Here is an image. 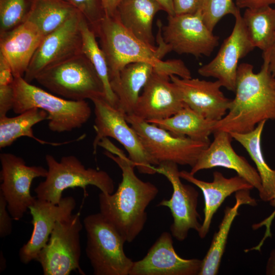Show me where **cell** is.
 <instances>
[{"label":"cell","instance_id":"cell-8","mask_svg":"<svg viewBox=\"0 0 275 275\" xmlns=\"http://www.w3.org/2000/svg\"><path fill=\"white\" fill-rule=\"evenodd\" d=\"M96 135L93 143V153L97 152L98 144L103 139L112 138L119 142L128 154L140 173H157L154 161L145 149L135 130L127 122L126 114L109 104L104 97L92 99Z\"/></svg>","mask_w":275,"mask_h":275},{"label":"cell","instance_id":"cell-10","mask_svg":"<svg viewBox=\"0 0 275 275\" xmlns=\"http://www.w3.org/2000/svg\"><path fill=\"white\" fill-rule=\"evenodd\" d=\"M82 224L79 213L57 222L47 242L35 259L44 275H68L73 271L85 274L80 266Z\"/></svg>","mask_w":275,"mask_h":275},{"label":"cell","instance_id":"cell-39","mask_svg":"<svg viewBox=\"0 0 275 275\" xmlns=\"http://www.w3.org/2000/svg\"><path fill=\"white\" fill-rule=\"evenodd\" d=\"M235 4L238 9H256L275 4V0H235Z\"/></svg>","mask_w":275,"mask_h":275},{"label":"cell","instance_id":"cell-13","mask_svg":"<svg viewBox=\"0 0 275 275\" xmlns=\"http://www.w3.org/2000/svg\"><path fill=\"white\" fill-rule=\"evenodd\" d=\"M161 30L164 41L180 54L208 57L219 44L218 37L205 23L201 9L193 14L168 16Z\"/></svg>","mask_w":275,"mask_h":275},{"label":"cell","instance_id":"cell-43","mask_svg":"<svg viewBox=\"0 0 275 275\" xmlns=\"http://www.w3.org/2000/svg\"><path fill=\"white\" fill-rule=\"evenodd\" d=\"M269 65L270 71L275 78V41L270 50Z\"/></svg>","mask_w":275,"mask_h":275},{"label":"cell","instance_id":"cell-25","mask_svg":"<svg viewBox=\"0 0 275 275\" xmlns=\"http://www.w3.org/2000/svg\"><path fill=\"white\" fill-rule=\"evenodd\" d=\"M154 69L145 62H135L126 66L119 75L111 80L112 90L116 95L118 108L126 114H132L144 88Z\"/></svg>","mask_w":275,"mask_h":275},{"label":"cell","instance_id":"cell-20","mask_svg":"<svg viewBox=\"0 0 275 275\" xmlns=\"http://www.w3.org/2000/svg\"><path fill=\"white\" fill-rule=\"evenodd\" d=\"M184 106L170 77L153 69L132 114L147 121L161 120L172 116Z\"/></svg>","mask_w":275,"mask_h":275},{"label":"cell","instance_id":"cell-44","mask_svg":"<svg viewBox=\"0 0 275 275\" xmlns=\"http://www.w3.org/2000/svg\"><path fill=\"white\" fill-rule=\"evenodd\" d=\"M6 267V260L2 252L0 253V270L4 271Z\"/></svg>","mask_w":275,"mask_h":275},{"label":"cell","instance_id":"cell-42","mask_svg":"<svg viewBox=\"0 0 275 275\" xmlns=\"http://www.w3.org/2000/svg\"><path fill=\"white\" fill-rule=\"evenodd\" d=\"M266 274L275 275V249L270 253L266 266Z\"/></svg>","mask_w":275,"mask_h":275},{"label":"cell","instance_id":"cell-18","mask_svg":"<svg viewBox=\"0 0 275 275\" xmlns=\"http://www.w3.org/2000/svg\"><path fill=\"white\" fill-rule=\"evenodd\" d=\"M170 77L185 105L212 121H217L227 114L231 99L225 96L217 80L183 78L175 75Z\"/></svg>","mask_w":275,"mask_h":275},{"label":"cell","instance_id":"cell-11","mask_svg":"<svg viewBox=\"0 0 275 275\" xmlns=\"http://www.w3.org/2000/svg\"><path fill=\"white\" fill-rule=\"evenodd\" d=\"M0 193L7 203L8 210L15 221L20 220L37 198L31 194L33 180L45 177L47 169L41 166H29L20 157L12 153L0 154Z\"/></svg>","mask_w":275,"mask_h":275},{"label":"cell","instance_id":"cell-24","mask_svg":"<svg viewBox=\"0 0 275 275\" xmlns=\"http://www.w3.org/2000/svg\"><path fill=\"white\" fill-rule=\"evenodd\" d=\"M250 190L243 189L236 192L235 204L232 207L227 206L225 209L218 231L214 233L210 246L202 260L199 275H216L218 272L231 227L235 218L239 214V208L243 204L257 205L255 199L251 197Z\"/></svg>","mask_w":275,"mask_h":275},{"label":"cell","instance_id":"cell-22","mask_svg":"<svg viewBox=\"0 0 275 275\" xmlns=\"http://www.w3.org/2000/svg\"><path fill=\"white\" fill-rule=\"evenodd\" d=\"M180 177L197 186L202 191L204 199V219L198 232L201 238L208 234L214 214L225 199L234 193L240 190H251L254 187L244 179L237 175L226 178L222 173L215 171L213 181L206 182L196 178L189 172L182 170Z\"/></svg>","mask_w":275,"mask_h":275},{"label":"cell","instance_id":"cell-12","mask_svg":"<svg viewBox=\"0 0 275 275\" xmlns=\"http://www.w3.org/2000/svg\"><path fill=\"white\" fill-rule=\"evenodd\" d=\"M156 172L164 176L172 186L173 193L170 199H163L157 205L169 208L173 222L170 226L172 236L182 241L193 229L198 232L202 224L197 211L198 191L192 186L183 184L180 177L178 164L163 162L156 167Z\"/></svg>","mask_w":275,"mask_h":275},{"label":"cell","instance_id":"cell-32","mask_svg":"<svg viewBox=\"0 0 275 275\" xmlns=\"http://www.w3.org/2000/svg\"><path fill=\"white\" fill-rule=\"evenodd\" d=\"M33 0H0V34L27 20Z\"/></svg>","mask_w":275,"mask_h":275},{"label":"cell","instance_id":"cell-16","mask_svg":"<svg viewBox=\"0 0 275 275\" xmlns=\"http://www.w3.org/2000/svg\"><path fill=\"white\" fill-rule=\"evenodd\" d=\"M202 263L200 259L180 257L172 234L163 232L143 259L133 261L129 275H199Z\"/></svg>","mask_w":275,"mask_h":275},{"label":"cell","instance_id":"cell-4","mask_svg":"<svg viewBox=\"0 0 275 275\" xmlns=\"http://www.w3.org/2000/svg\"><path fill=\"white\" fill-rule=\"evenodd\" d=\"M14 112L21 114L33 108L48 114V127L54 132L70 131L81 127L90 118L91 108L86 100H67L57 97L26 81L14 78Z\"/></svg>","mask_w":275,"mask_h":275},{"label":"cell","instance_id":"cell-38","mask_svg":"<svg viewBox=\"0 0 275 275\" xmlns=\"http://www.w3.org/2000/svg\"><path fill=\"white\" fill-rule=\"evenodd\" d=\"M203 0H173L175 15L193 14L201 9Z\"/></svg>","mask_w":275,"mask_h":275},{"label":"cell","instance_id":"cell-1","mask_svg":"<svg viewBox=\"0 0 275 275\" xmlns=\"http://www.w3.org/2000/svg\"><path fill=\"white\" fill-rule=\"evenodd\" d=\"M98 146L107 150L104 154L118 166L122 176L115 192L99 194V212L126 242H131L144 229L147 219L146 208L157 196L158 189L151 182L140 179L135 173L134 163L107 138L102 139Z\"/></svg>","mask_w":275,"mask_h":275},{"label":"cell","instance_id":"cell-35","mask_svg":"<svg viewBox=\"0 0 275 275\" xmlns=\"http://www.w3.org/2000/svg\"><path fill=\"white\" fill-rule=\"evenodd\" d=\"M13 217L7 208V203L0 193V237L4 238L9 235L12 230Z\"/></svg>","mask_w":275,"mask_h":275},{"label":"cell","instance_id":"cell-6","mask_svg":"<svg viewBox=\"0 0 275 275\" xmlns=\"http://www.w3.org/2000/svg\"><path fill=\"white\" fill-rule=\"evenodd\" d=\"M35 80L50 92L69 100L104 97L102 81L82 52L45 68Z\"/></svg>","mask_w":275,"mask_h":275},{"label":"cell","instance_id":"cell-19","mask_svg":"<svg viewBox=\"0 0 275 275\" xmlns=\"http://www.w3.org/2000/svg\"><path fill=\"white\" fill-rule=\"evenodd\" d=\"M213 140L200 155L189 172L195 175L200 171L215 167L234 170L239 176L250 183L259 193L262 190L261 179L257 170L252 166L244 157L237 154L232 145L230 133L216 130Z\"/></svg>","mask_w":275,"mask_h":275},{"label":"cell","instance_id":"cell-21","mask_svg":"<svg viewBox=\"0 0 275 275\" xmlns=\"http://www.w3.org/2000/svg\"><path fill=\"white\" fill-rule=\"evenodd\" d=\"M44 37L40 29L28 20L0 34V53L9 62L14 78L24 77Z\"/></svg>","mask_w":275,"mask_h":275},{"label":"cell","instance_id":"cell-2","mask_svg":"<svg viewBox=\"0 0 275 275\" xmlns=\"http://www.w3.org/2000/svg\"><path fill=\"white\" fill-rule=\"evenodd\" d=\"M158 24L156 48L147 45L128 31L115 15L105 14L92 29L99 39L100 47L106 57L110 80L116 77L126 66L135 62L151 64L154 71L169 76L191 77L190 70L181 60H162L172 49L163 39L162 24Z\"/></svg>","mask_w":275,"mask_h":275},{"label":"cell","instance_id":"cell-31","mask_svg":"<svg viewBox=\"0 0 275 275\" xmlns=\"http://www.w3.org/2000/svg\"><path fill=\"white\" fill-rule=\"evenodd\" d=\"M82 36V52L93 65L101 79L106 101L118 108V98L112 89L109 71L106 57L96 41V36L84 17L80 22Z\"/></svg>","mask_w":275,"mask_h":275},{"label":"cell","instance_id":"cell-26","mask_svg":"<svg viewBox=\"0 0 275 275\" xmlns=\"http://www.w3.org/2000/svg\"><path fill=\"white\" fill-rule=\"evenodd\" d=\"M266 121L260 122L253 130L245 133H230L232 137L246 151L255 163L261 179L262 190L260 199L269 202L275 194V169H271L263 156L261 136Z\"/></svg>","mask_w":275,"mask_h":275},{"label":"cell","instance_id":"cell-14","mask_svg":"<svg viewBox=\"0 0 275 275\" xmlns=\"http://www.w3.org/2000/svg\"><path fill=\"white\" fill-rule=\"evenodd\" d=\"M83 17L77 11L62 26L44 37L23 77L26 81L35 79L45 68L82 52L80 22Z\"/></svg>","mask_w":275,"mask_h":275},{"label":"cell","instance_id":"cell-33","mask_svg":"<svg viewBox=\"0 0 275 275\" xmlns=\"http://www.w3.org/2000/svg\"><path fill=\"white\" fill-rule=\"evenodd\" d=\"M239 9L233 0H203L201 12L205 23L213 32L223 17L229 14L234 16Z\"/></svg>","mask_w":275,"mask_h":275},{"label":"cell","instance_id":"cell-36","mask_svg":"<svg viewBox=\"0 0 275 275\" xmlns=\"http://www.w3.org/2000/svg\"><path fill=\"white\" fill-rule=\"evenodd\" d=\"M14 99L13 84L0 85V117L7 116L8 111L13 108Z\"/></svg>","mask_w":275,"mask_h":275},{"label":"cell","instance_id":"cell-17","mask_svg":"<svg viewBox=\"0 0 275 275\" xmlns=\"http://www.w3.org/2000/svg\"><path fill=\"white\" fill-rule=\"evenodd\" d=\"M76 205V200L71 196L62 198L57 204L37 198L29 210L33 228L30 238L19 251L21 262L28 264L35 260L47 242L57 222L72 214Z\"/></svg>","mask_w":275,"mask_h":275},{"label":"cell","instance_id":"cell-9","mask_svg":"<svg viewBox=\"0 0 275 275\" xmlns=\"http://www.w3.org/2000/svg\"><path fill=\"white\" fill-rule=\"evenodd\" d=\"M125 118L156 166L168 161L193 167L210 143L176 135L132 114H126Z\"/></svg>","mask_w":275,"mask_h":275},{"label":"cell","instance_id":"cell-7","mask_svg":"<svg viewBox=\"0 0 275 275\" xmlns=\"http://www.w3.org/2000/svg\"><path fill=\"white\" fill-rule=\"evenodd\" d=\"M86 253L95 275H129L133 261L124 251L125 239L100 212L83 220Z\"/></svg>","mask_w":275,"mask_h":275},{"label":"cell","instance_id":"cell-29","mask_svg":"<svg viewBox=\"0 0 275 275\" xmlns=\"http://www.w3.org/2000/svg\"><path fill=\"white\" fill-rule=\"evenodd\" d=\"M242 17L253 46L263 52L271 50L275 41V9H245Z\"/></svg>","mask_w":275,"mask_h":275},{"label":"cell","instance_id":"cell-3","mask_svg":"<svg viewBox=\"0 0 275 275\" xmlns=\"http://www.w3.org/2000/svg\"><path fill=\"white\" fill-rule=\"evenodd\" d=\"M270 53V50L263 52V64L258 73L254 72L251 64L239 65L235 97L231 99L226 115L215 123L213 132L245 133L263 121L275 120V87L269 70Z\"/></svg>","mask_w":275,"mask_h":275},{"label":"cell","instance_id":"cell-34","mask_svg":"<svg viewBox=\"0 0 275 275\" xmlns=\"http://www.w3.org/2000/svg\"><path fill=\"white\" fill-rule=\"evenodd\" d=\"M79 11L92 29L105 14L101 0H64Z\"/></svg>","mask_w":275,"mask_h":275},{"label":"cell","instance_id":"cell-40","mask_svg":"<svg viewBox=\"0 0 275 275\" xmlns=\"http://www.w3.org/2000/svg\"><path fill=\"white\" fill-rule=\"evenodd\" d=\"M121 0H101L105 15L111 16L115 15L117 8Z\"/></svg>","mask_w":275,"mask_h":275},{"label":"cell","instance_id":"cell-30","mask_svg":"<svg viewBox=\"0 0 275 275\" xmlns=\"http://www.w3.org/2000/svg\"><path fill=\"white\" fill-rule=\"evenodd\" d=\"M78 10L64 0H33L27 20L45 36L58 29Z\"/></svg>","mask_w":275,"mask_h":275},{"label":"cell","instance_id":"cell-5","mask_svg":"<svg viewBox=\"0 0 275 275\" xmlns=\"http://www.w3.org/2000/svg\"><path fill=\"white\" fill-rule=\"evenodd\" d=\"M48 167L45 179L35 188L36 198L53 204H58L62 199L63 191L69 188L94 185L101 193L111 194L114 192L115 183L105 171L86 168L74 155L63 156L60 161L50 154H46Z\"/></svg>","mask_w":275,"mask_h":275},{"label":"cell","instance_id":"cell-27","mask_svg":"<svg viewBox=\"0 0 275 275\" xmlns=\"http://www.w3.org/2000/svg\"><path fill=\"white\" fill-rule=\"evenodd\" d=\"M172 133L203 142H210L216 121L207 119L185 105L172 116L147 121Z\"/></svg>","mask_w":275,"mask_h":275},{"label":"cell","instance_id":"cell-28","mask_svg":"<svg viewBox=\"0 0 275 275\" xmlns=\"http://www.w3.org/2000/svg\"><path fill=\"white\" fill-rule=\"evenodd\" d=\"M45 120H49L48 114L45 111L37 108L27 110L16 117L7 116L0 117V148L10 146L17 139L28 136L41 144L59 146L78 141L80 137L72 141L60 143L45 141L36 137L33 131L34 125Z\"/></svg>","mask_w":275,"mask_h":275},{"label":"cell","instance_id":"cell-45","mask_svg":"<svg viewBox=\"0 0 275 275\" xmlns=\"http://www.w3.org/2000/svg\"><path fill=\"white\" fill-rule=\"evenodd\" d=\"M273 84H274V86L275 87V78H274V80H273Z\"/></svg>","mask_w":275,"mask_h":275},{"label":"cell","instance_id":"cell-15","mask_svg":"<svg viewBox=\"0 0 275 275\" xmlns=\"http://www.w3.org/2000/svg\"><path fill=\"white\" fill-rule=\"evenodd\" d=\"M234 17L233 30L223 41L216 56L198 70L201 76L216 78L223 87L233 92L236 88L238 62L255 48L248 36L240 9Z\"/></svg>","mask_w":275,"mask_h":275},{"label":"cell","instance_id":"cell-37","mask_svg":"<svg viewBox=\"0 0 275 275\" xmlns=\"http://www.w3.org/2000/svg\"><path fill=\"white\" fill-rule=\"evenodd\" d=\"M270 205L272 206V207L275 208V194L273 196V197L272 198V199L269 201ZM275 217V209L274 211L271 213V214L260 222L259 223L254 224L252 225V228L254 230H257L263 226H265L266 227V230L265 232V234L262 239L260 240V242L255 246H254L252 248L249 249H246L245 250V252H248L251 251H261V248L262 246L263 245V243H264L265 240L268 237H270L272 236L271 231H270V227L271 225V223L272 221L273 220L274 218Z\"/></svg>","mask_w":275,"mask_h":275},{"label":"cell","instance_id":"cell-23","mask_svg":"<svg viewBox=\"0 0 275 275\" xmlns=\"http://www.w3.org/2000/svg\"><path fill=\"white\" fill-rule=\"evenodd\" d=\"M162 8L154 0H121L115 16L122 25L138 39L156 48L152 33V23Z\"/></svg>","mask_w":275,"mask_h":275},{"label":"cell","instance_id":"cell-41","mask_svg":"<svg viewBox=\"0 0 275 275\" xmlns=\"http://www.w3.org/2000/svg\"><path fill=\"white\" fill-rule=\"evenodd\" d=\"M161 6L162 10L167 12L168 16L175 15L173 0H154Z\"/></svg>","mask_w":275,"mask_h":275}]
</instances>
